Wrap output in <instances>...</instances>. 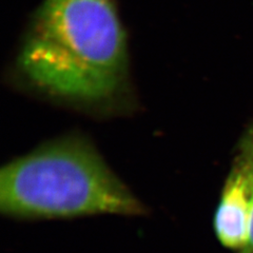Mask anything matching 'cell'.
Instances as JSON below:
<instances>
[{
  "label": "cell",
  "instance_id": "obj_1",
  "mask_svg": "<svg viewBox=\"0 0 253 253\" xmlns=\"http://www.w3.org/2000/svg\"><path fill=\"white\" fill-rule=\"evenodd\" d=\"M17 66L54 98L85 106L116 98L126 82L128 45L114 0H42Z\"/></svg>",
  "mask_w": 253,
  "mask_h": 253
},
{
  "label": "cell",
  "instance_id": "obj_2",
  "mask_svg": "<svg viewBox=\"0 0 253 253\" xmlns=\"http://www.w3.org/2000/svg\"><path fill=\"white\" fill-rule=\"evenodd\" d=\"M0 210L23 219L145 212L96 150L78 137L53 141L4 166Z\"/></svg>",
  "mask_w": 253,
  "mask_h": 253
},
{
  "label": "cell",
  "instance_id": "obj_3",
  "mask_svg": "<svg viewBox=\"0 0 253 253\" xmlns=\"http://www.w3.org/2000/svg\"><path fill=\"white\" fill-rule=\"evenodd\" d=\"M252 183L240 164L229 174L213 217V229L221 246L242 250L248 240Z\"/></svg>",
  "mask_w": 253,
  "mask_h": 253
},
{
  "label": "cell",
  "instance_id": "obj_4",
  "mask_svg": "<svg viewBox=\"0 0 253 253\" xmlns=\"http://www.w3.org/2000/svg\"><path fill=\"white\" fill-rule=\"evenodd\" d=\"M236 163H239L253 179V126L248 129L241 141L240 155Z\"/></svg>",
  "mask_w": 253,
  "mask_h": 253
},
{
  "label": "cell",
  "instance_id": "obj_5",
  "mask_svg": "<svg viewBox=\"0 0 253 253\" xmlns=\"http://www.w3.org/2000/svg\"><path fill=\"white\" fill-rule=\"evenodd\" d=\"M239 164V163H237ZM249 174V173H248ZM250 176V175H249ZM251 178V176H250ZM252 183V194H251V215H250V225H249V234H248V240L245 247L237 251L236 253H253V179L251 178Z\"/></svg>",
  "mask_w": 253,
  "mask_h": 253
}]
</instances>
